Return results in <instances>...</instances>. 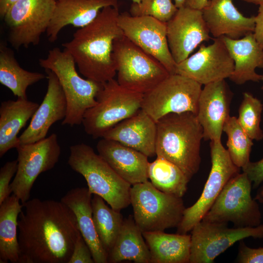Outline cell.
Here are the masks:
<instances>
[{
  "mask_svg": "<svg viewBox=\"0 0 263 263\" xmlns=\"http://www.w3.org/2000/svg\"><path fill=\"white\" fill-rule=\"evenodd\" d=\"M233 0H209L201 10L210 33L214 38L225 36L237 39L254 32L255 16H244Z\"/></svg>",
  "mask_w": 263,
  "mask_h": 263,
  "instance_id": "ffe728a7",
  "label": "cell"
},
{
  "mask_svg": "<svg viewBox=\"0 0 263 263\" xmlns=\"http://www.w3.org/2000/svg\"><path fill=\"white\" fill-rule=\"evenodd\" d=\"M18 169L11 183L13 194L22 204L30 199L33 186L38 175L52 169L61 154L57 135L52 133L38 142L20 144L17 148Z\"/></svg>",
  "mask_w": 263,
  "mask_h": 263,
  "instance_id": "7c38bea8",
  "label": "cell"
},
{
  "mask_svg": "<svg viewBox=\"0 0 263 263\" xmlns=\"http://www.w3.org/2000/svg\"><path fill=\"white\" fill-rule=\"evenodd\" d=\"M91 250L80 234L74 246L72 256L68 263H94Z\"/></svg>",
  "mask_w": 263,
  "mask_h": 263,
  "instance_id": "74e56055",
  "label": "cell"
},
{
  "mask_svg": "<svg viewBox=\"0 0 263 263\" xmlns=\"http://www.w3.org/2000/svg\"><path fill=\"white\" fill-rule=\"evenodd\" d=\"M211 167L201 196L191 206L186 208L177 233L186 234L200 222L210 208L227 183L239 173L240 168L231 159L221 141H210Z\"/></svg>",
  "mask_w": 263,
  "mask_h": 263,
  "instance_id": "5bb4252c",
  "label": "cell"
},
{
  "mask_svg": "<svg viewBox=\"0 0 263 263\" xmlns=\"http://www.w3.org/2000/svg\"><path fill=\"white\" fill-rule=\"evenodd\" d=\"M132 2H140L141 0H132Z\"/></svg>",
  "mask_w": 263,
  "mask_h": 263,
  "instance_id": "bcb514c9",
  "label": "cell"
},
{
  "mask_svg": "<svg viewBox=\"0 0 263 263\" xmlns=\"http://www.w3.org/2000/svg\"><path fill=\"white\" fill-rule=\"evenodd\" d=\"M156 122L142 109L119 122L102 138L117 141L148 157L156 155Z\"/></svg>",
  "mask_w": 263,
  "mask_h": 263,
  "instance_id": "603a6c76",
  "label": "cell"
},
{
  "mask_svg": "<svg viewBox=\"0 0 263 263\" xmlns=\"http://www.w3.org/2000/svg\"><path fill=\"white\" fill-rule=\"evenodd\" d=\"M209 0H187L185 6L201 10L207 4Z\"/></svg>",
  "mask_w": 263,
  "mask_h": 263,
  "instance_id": "60d3db41",
  "label": "cell"
},
{
  "mask_svg": "<svg viewBox=\"0 0 263 263\" xmlns=\"http://www.w3.org/2000/svg\"><path fill=\"white\" fill-rule=\"evenodd\" d=\"M187 0H174L175 6L180 8L185 6Z\"/></svg>",
  "mask_w": 263,
  "mask_h": 263,
  "instance_id": "ee69618b",
  "label": "cell"
},
{
  "mask_svg": "<svg viewBox=\"0 0 263 263\" xmlns=\"http://www.w3.org/2000/svg\"><path fill=\"white\" fill-rule=\"evenodd\" d=\"M39 104L27 98L3 101L0 106V157L19 145L18 134Z\"/></svg>",
  "mask_w": 263,
  "mask_h": 263,
  "instance_id": "484cf974",
  "label": "cell"
},
{
  "mask_svg": "<svg viewBox=\"0 0 263 263\" xmlns=\"http://www.w3.org/2000/svg\"><path fill=\"white\" fill-rule=\"evenodd\" d=\"M189 263H212L235 243L245 238H263V225L229 228L228 223L201 220L191 230Z\"/></svg>",
  "mask_w": 263,
  "mask_h": 263,
  "instance_id": "4fadbf2b",
  "label": "cell"
},
{
  "mask_svg": "<svg viewBox=\"0 0 263 263\" xmlns=\"http://www.w3.org/2000/svg\"><path fill=\"white\" fill-rule=\"evenodd\" d=\"M56 0H19L7 10L3 19L8 28V40L16 50L38 45L47 31Z\"/></svg>",
  "mask_w": 263,
  "mask_h": 263,
  "instance_id": "8fae6325",
  "label": "cell"
},
{
  "mask_svg": "<svg viewBox=\"0 0 263 263\" xmlns=\"http://www.w3.org/2000/svg\"><path fill=\"white\" fill-rule=\"evenodd\" d=\"M113 58L119 84L136 93L145 94L170 75L158 60L124 35L114 40Z\"/></svg>",
  "mask_w": 263,
  "mask_h": 263,
  "instance_id": "52a82bcc",
  "label": "cell"
},
{
  "mask_svg": "<svg viewBox=\"0 0 263 263\" xmlns=\"http://www.w3.org/2000/svg\"><path fill=\"white\" fill-rule=\"evenodd\" d=\"M252 188L245 173L237 174L225 185L202 220L231 222L235 227L259 225L262 214L257 201L251 196Z\"/></svg>",
  "mask_w": 263,
  "mask_h": 263,
  "instance_id": "9c48e42d",
  "label": "cell"
},
{
  "mask_svg": "<svg viewBox=\"0 0 263 263\" xmlns=\"http://www.w3.org/2000/svg\"><path fill=\"white\" fill-rule=\"evenodd\" d=\"M18 169L17 160L7 162L0 169V205L12 192L10 181Z\"/></svg>",
  "mask_w": 263,
  "mask_h": 263,
  "instance_id": "d590c367",
  "label": "cell"
},
{
  "mask_svg": "<svg viewBox=\"0 0 263 263\" xmlns=\"http://www.w3.org/2000/svg\"><path fill=\"white\" fill-rule=\"evenodd\" d=\"M150 263H189L191 235L164 231L144 232Z\"/></svg>",
  "mask_w": 263,
  "mask_h": 263,
  "instance_id": "4316f807",
  "label": "cell"
},
{
  "mask_svg": "<svg viewBox=\"0 0 263 263\" xmlns=\"http://www.w3.org/2000/svg\"><path fill=\"white\" fill-rule=\"evenodd\" d=\"M22 205L19 263H68L81 234L72 210L54 200L34 198Z\"/></svg>",
  "mask_w": 263,
  "mask_h": 263,
  "instance_id": "6da1fadb",
  "label": "cell"
},
{
  "mask_svg": "<svg viewBox=\"0 0 263 263\" xmlns=\"http://www.w3.org/2000/svg\"><path fill=\"white\" fill-rule=\"evenodd\" d=\"M130 202L142 232L177 227L186 208L182 197L162 192L149 181L132 186Z\"/></svg>",
  "mask_w": 263,
  "mask_h": 263,
  "instance_id": "ba28073f",
  "label": "cell"
},
{
  "mask_svg": "<svg viewBox=\"0 0 263 263\" xmlns=\"http://www.w3.org/2000/svg\"><path fill=\"white\" fill-rule=\"evenodd\" d=\"M166 24L169 47L176 64L188 58L203 42L211 38L200 10L184 6L178 8Z\"/></svg>",
  "mask_w": 263,
  "mask_h": 263,
  "instance_id": "e0dca14e",
  "label": "cell"
},
{
  "mask_svg": "<svg viewBox=\"0 0 263 263\" xmlns=\"http://www.w3.org/2000/svg\"><path fill=\"white\" fill-rule=\"evenodd\" d=\"M19 0H0V17L3 19L9 8Z\"/></svg>",
  "mask_w": 263,
  "mask_h": 263,
  "instance_id": "b9f144b4",
  "label": "cell"
},
{
  "mask_svg": "<svg viewBox=\"0 0 263 263\" xmlns=\"http://www.w3.org/2000/svg\"><path fill=\"white\" fill-rule=\"evenodd\" d=\"M105 202L100 196L93 195L92 207L95 229L108 255L117 239L124 219L120 211L108 207Z\"/></svg>",
  "mask_w": 263,
  "mask_h": 263,
  "instance_id": "1f68e13d",
  "label": "cell"
},
{
  "mask_svg": "<svg viewBox=\"0 0 263 263\" xmlns=\"http://www.w3.org/2000/svg\"><path fill=\"white\" fill-rule=\"evenodd\" d=\"M238 263H263V247H248L243 240L240 241L235 261Z\"/></svg>",
  "mask_w": 263,
  "mask_h": 263,
  "instance_id": "8d00e7d4",
  "label": "cell"
},
{
  "mask_svg": "<svg viewBox=\"0 0 263 263\" xmlns=\"http://www.w3.org/2000/svg\"><path fill=\"white\" fill-rule=\"evenodd\" d=\"M118 23L124 35L158 60L170 75L175 74L176 63L170 53L166 23L150 16H132L120 13Z\"/></svg>",
  "mask_w": 263,
  "mask_h": 263,
  "instance_id": "9a60e30c",
  "label": "cell"
},
{
  "mask_svg": "<svg viewBox=\"0 0 263 263\" xmlns=\"http://www.w3.org/2000/svg\"><path fill=\"white\" fill-rule=\"evenodd\" d=\"M48 79L46 93L27 128L19 137L20 145L33 143L46 138L50 127L67 114L65 95L55 74L45 70Z\"/></svg>",
  "mask_w": 263,
  "mask_h": 263,
  "instance_id": "d6986e66",
  "label": "cell"
},
{
  "mask_svg": "<svg viewBox=\"0 0 263 263\" xmlns=\"http://www.w3.org/2000/svg\"><path fill=\"white\" fill-rule=\"evenodd\" d=\"M254 199L259 202L263 204V185L258 188Z\"/></svg>",
  "mask_w": 263,
  "mask_h": 263,
  "instance_id": "7bdbcfd3",
  "label": "cell"
},
{
  "mask_svg": "<svg viewBox=\"0 0 263 263\" xmlns=\"http://www.w3.org/2000/svg\"><path fill=\"white\" fill-rule=\"evenodd\" d=\"M149 247L143 232L130 215L124 219L120 230L112 249L108 253V263L124 261L135 263H150Z\"/></svg>",
  "mask_w": 263,
  "mask_h": 263,
  "instance_id": "83f0119b",
  "label": "cell"
},
{
  "mask_svg": "<svg viewBox=\"0 0 263 263\" xmlns=\"http://www.w3.org/2000/svg\"><path fill=\"white\" fill-rule=\"evenodd\" d=\"M253 34L256 41L263 49V4L259 5L258 14L255 16Z\"/></svg>",
  "mask_w": 263,
  "mask_h": 263,
  "instance_id": "ab89813d",
  "label": "cell"
},
{
  "mask_svg": "<svg viewBox=\"0 0 263 263\" xmlns=\"http://www.w3.org/2000/svg\"><path fill=\"white\" fill-rule=\"evenodd\" d=\"M202 85L178 74L170 75L143 95L141 109L156 122L169 113L196 114Z\"/></svg>",
  "mask_w": 263,
  "mask_h": 263,
  "instance_id": "30bf717a",
  "label": "cell"
},
{
  "mask_svg": "<svg viewBox=\"0 0 263 263\" xmlns=\"http://www.w3.org/2000/svg\"><path fill=\"white\" fill-rule=\"evenodd\" d=\"M68 164L85 179L93 194L101 197L113 209L120 211L130 204L132 185L122 179L92 147L79 143L70 147Z\"/></svg>",
  "mask_w": 263,
  "mask_h": 263,
  "instance_id": "277c9868",
  "label": "cell"
},
{
  "mask_svg": "<svg viewBox=\"0 0 263 263\" xmlns=\"http://www.w3.org/2000/svg\"><path fill=\"white\" fill-rule=\"evenodd\" d=\"M44 78H47V75L42 73L28 71L21 68L13 50L3 42H0V83L15 96L27 98L28 87Z\"/></svg>",
  "mask_w": 263,
  "mask_h": 263,
  "instance_id": "f546056e",
  "label": "cell"
},
{
  "mask_svg": "<svg viewBox=\"0 0 263 263\" xmlns=\"http://www.w3.org/2000/svg\"><path fill=\"white\" fill-rule=\"evenodd\" d=\"M92 197L88 188L77 187L69 190L60 201L75 214L80 233L91 250L94 263H107L108 255L99 240L93 221Z\"/></svg>",
  "mask_w": 263,
  "mask_h": 263,
  "instance_id": "cb8c5ba5",
  "label": "cell"
},
{
  "mask_svg": "<svg viewBox=\"0 0 263 263\" xmlns=\"http://www.w3.org/2000/svg\"><path fill=\"white\" fill-rule=\"evenodd\" d=\"M116 6L117 0H56L53 14L46 31L49 41L55 42L67 25L83 27L93 21L107 6Z\"/></svg>",
  "mask_w": 263,
  "mask_h": 263,
  "instance_id": "7402d4cb",
  "label": "cell"
},
{
  "mask_svg": "<svg viewBox=\"0 0 263 263\" xmlns=\"http://www.w3.org/2000/svg\"><path fill=\"white\" fill-rule=\"evenodd\" d=\"M38 61L42 68L55 74L65 95L67 112L62 124L72 127L82 124L86 111L96 104L102 83L81 77L76 70L74 58L64 48H54Z\"/></svg>",
  "mask_w": 263,
  "mask_h": 263,
  "instance_id": "5b68a950",
  "label": "cell"
},
{
  "mask_svg": "<svg viewBox=\"0 0 263 263\" xmlns=\"http://www.w3.org/2000/svg\"><path fill=\"white\" fill-rule=\"evenodd\" d=\"M263 105L261 101L248 92L243 93V99L239 108L238 121L251 139H263V131L260 127Z\"/></svg>",
  "mask_w": 263,
  "mask_h": 263,
  "instance_id": "836d02e7",
  "label": "cell"
},
{
  "mask_svg": "<svg viewBox=\"0 0 263 263\" xmlns=\"http://www.w3.org/2000/svg\"><path fill=\"white\" fill-rule=\"evenodd\" d=\"M234 65L221 37L208 46L201 44L195 53L176 64L175 74L205 85L229 78Z\"/></svg>",
  "mask_w": 263,
  "mask_h": 263,
  "instance_id": "2e32d148",
  "label": "cell"
},
{
  "mask_svg": "<svg viewBox=\"0 0 263 263\" xmlns=\"http://www.w3.org/2000/svg\"><path fill=\"white\" fill-rule=\"evenodd\" d=\"M245 2L248 3H253L256 5H263V0H242Z\"/></svg>",
  "mask_w": 263,
  "mask_h": 263,
  "instance_id": "f6af8a7d",
  "label": "cell"
},
{
  "mask_svg": "<svg viewBox=\"0 0 263 263\" xmlns=\"http://www.w3.org/2000/svg\"><path fill=\"white\" fill-rule=\"evenodd\" d=\"M222 38L234 61L230 80L237 85L262 81V75L257 74L255 70L263 69V49L256 41L253 33L237 39L225 36Z\"/></svg>",
  "mask_w": 263,
  "mask_h": 263,
  "instance_id": "d4e9b609",
  "label": "cell"
},
{
  "mask_svg": "<svg viewBox=\"0 0 263 263\" xmlns=\"http://www.w3.org/2000/svg\"><path fill=\"white\" fill-rule=\"evenodd\" d=\"M148 177L159 190L179 197L186 193L190 181L177 166L160 157L149 163Z\"/></svg>",
  "mask_w": 263,
  "mask_h": 263,
  "instance_id": "4dcf8cb0",
  "label": "cell"
},
{
  "mask_svg": "<svg viewBox=\"0 0 263 263\" xmlns=\"http://www.w3.org/2000/svg\"><path fill=\"white\" fill-rule=\"evenodd\" d=\"M227 136V150L233 163L242 169L250 161V155L253 145L252 139L239 124L237 117L229 116L223 128Z\"/></svg>",
  "mask_w": 263,
  "mask_h": 263,
  "instance_id": "d6a6232c",
  "label": "cell"
},
{
  "mask_svg": "<svg viewBox=\"0 0 263 263\" xmlns=\"http://www.w3.org/2000/svg\"><path fill=\"white\" fill-rule=\"evenodd\" d=\"M119 14L118 6L103 8L93 21L77 30L71 40L62 44L86 78L103 83L115 76L113 42L124 35L118 23Z\"/></svg>",
  "mask_w": 263,
  "mask_h": 263,
  "instance_id": "7a4b0ae2",
  "label": "cell"
},
{
  "mask_svg": "<svg viewBox=\"0 0 263 263\" xmlns=\"http://www.w3.org/2000/svg\"><path fill=\"white\" fill-rule=\"evenodd\" d=\"M15 194L0 205V263H19V248L18 221L23 207Z\"/></svg>",
  "mask_w": 263,
  "mask_h": 263,
  "instance_id": "f1b7e54d",
  "label": "cell"
},
{
  "mask_svg": "<svg viewBox=\"0 0 263 263\" xmlns=\"http://www.w3.org/2000/svg\"><path fill=\"white\" fill-rule=\"evenodd\" d=\"M178 9L171 0H141L139 2H132L129 11L132 16H150L167 23Z\"/></svg>",
  "mask_w": 263,
  "mask_h": 263,
  "instance_id": "e575fe53",
  "label": "cell"
},
{
  "mask_svg": "<svg viewBox=\"0 0 263 263\" xmlns=\"http://www.w3.org/2000/svg\"><path fill=\"white\" fill-rule=\"evenodd\" d=\"M143 95L123 87L114 78L102 83L96 104L83 115L85 132L95 139L102 138L116 124L141 109Z\"/></svg>",
  "mask_w": 263,
  "mask_h": 263,
  "instance_id": "8992f818",
  "label": "cell"
},
{
  "mask_svg": "<svg viewBox=\"0 0 263 263\" xmlns=\"http://www.w3.org/2000/svg\"><path fill=\"white\" fill-rule=\"evenodd\" d=\"M98 154L132 186L148 181V156L117 141L101 138L96 145Z\"/></svg>",
  "mask_w": 263,
  "mask_h": 263,
  "instance_id": "44dd1931",
  "label": "cell"
},
{
  "mask_svg": "<svg viewBox=\"0 0 263 263\" xmlns=\"http://www.w3.org/2000/svg\"><path fill=\"white\" fill-rule=\"evenodd\" d=\"M262 81H263V85L262 86V90L263 91V75H262Z\"/></svg>",
  "mask_w": 263,
  "mask_h": 263,
  "instance_id": "7dc6e473",
  "label": "cell"
},
{
  "mask_svg": "<svg viewBox=\"0 0 263 263\" xmlns=\"http://www.w3.org/2000/svg\"><path fill=\"white\" fill-rule=\"evenodd\" d=\"M156 155L177 166L188 178L198 171L203 128L191 112L169 113L156 122Z\"/></svg>",
  "mask_w": 263,
  "mask_h": 263,
  "instance_id": "3957f363",
  "label": "cell"
},
{
  "mask_svg": "<svg viewBox=\"0 0 263 263\" xmlns=\"http://www.w3.org/2000/svg\"><path fill=\"white\" fill-rule=\"evenodd\" d=\"M252 182V188H258L263 182V158L256 161H249L242 169Z\"/></svg>",
  "mask_w": 263,
  "mask_h": 263,
  "instance_id": "f35d334b",
  "label": "cell"
},
{
  "mask_svg": "<svg viewBox=\"0 0 263 263\" xmlns=\"http://www.w3.org/2000/svg\"><path fill=\"white\" fill-rule=\"evenodd\" d=\"M233 93L225 80L204 85L198 102L196 117L203 130V139L221 141L224 124L230 116Z\"/></svg>",
  "mask_w": 263,
  "mask_h": 263,
  "instance_id": "ac0fdd59",
  "label": "cell"
}]
</instances>
